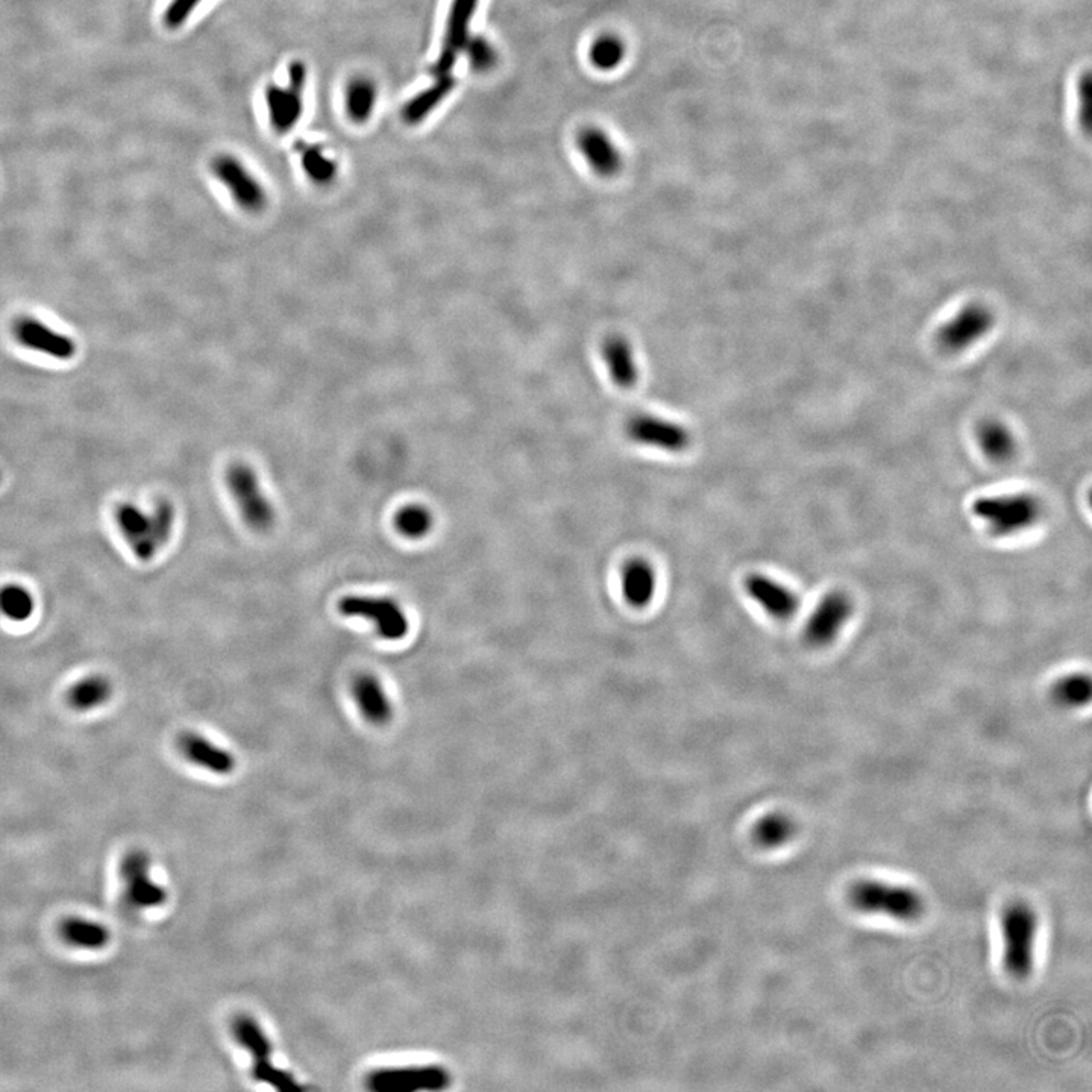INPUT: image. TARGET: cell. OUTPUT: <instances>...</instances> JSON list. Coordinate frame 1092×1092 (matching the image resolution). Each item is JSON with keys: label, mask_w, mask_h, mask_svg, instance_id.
I'll return each instance as SVG.
<instances>
[{"label": "cell", "mask_w": 1092, "mask_h": 1092, "mask_svg": "<svg viewBox=\"0 0 1092 1092\" xmlns=\"http://www.w3.org/2000/svg\"><path fill=\"white\" fill-rule=\"evenodd\" d=\"M16 340L28 350L56 360L74 359L76 343L65 334L56 333L34 317H20L13 325Z\"/></svg>", "instance_id": "2e32d148"}, {"label": "cell", "mask_w": 1092, "mask_h": 1092, "mask_svg": "<svg viewBox=\"0 0 1092 1092\" xmlns=\"http://www.w3.org/2000/svg\"><path fill=\"white\" fill-rule=\"evenodd\" d=\"M1091 691V680L1086 673H1070L1054 683L1052 698L1061 707L1079 708L1089 703Z\"/></svg>", "instance_id": "83f0119b"}, {"label": "cell", "mask_w": 1092, "mask_h": 1092, "mask_svg": "<svg viewBox=\"0 0 1092 1092\" xmlns=\"http://www.w3.org/2000/svg\"><path fill=\"white\" fill-rule=\"evenodd\" d=\"M352 695L366 721L374 726H385L392 721V701L380 678L374 673L362 672L354 678Z\"/></svg>", "instance_id": "ac0fdd59"}, {"label": "cell", "mask_w": 1092, "mask_h": 1092, "mask_svg": "<svg viewBox=\"0 0 1092 1092\" xmlns=\"http://www.w3.org/2000/svg\"><path fill=\"white\" fill-rule=\"evenodd\" d=\"M626 437L645 448L678 454L691 446V432L682 423L661 416L636 415L626 425Z\"/></svg>", "instance_id": "8fae6325"}, {"label": "cell", "mask_w": 1092, "mask_h": 1092, "mask_svg": "<svg viewBox=\"0 0 1092 1092\" xmlns=\"http://www.w3.org/2000/svg\"><path fill=\"white\" fill-rule=\"evenodd\" d=\"M601 355L609 371L610 380L619 389L628 390L638 383L639 367L635 350L628 339L614 334L605 339L601 346Z\"/></svg>", "instance_id": "d6986e66"}, {"label": "cell", "mask_w": 1092, "mask_h": 1092, "mask_svg": "<svg viewBox=\"0 0 1092 1092\" xmlns=\"http://www.w3.org/2000/svg\"><path fill=\"white\" fill-rule=\"evenodd\" d=\"M0 483H2V472H0Z\"/></svg>", "instance_id": "8d00e7d4"}, {"label": "cell", "mask_w": 1092, "mask_h": 1092, "mask_svg": "<svg viewBox=\"0 0 1092 1092\" xmlns=\"http://www.w3.org/2000/svg\"><path fill=\"white\" fill-rule=\"evenodd\" d=\"M203 0H170L166 8L163 22L168 29L177 30L186 25L187 20Z\"/></svg>", "instance_id": "e575fe53"}, {"label": "cell", "mask_w": 1092, "mask_h": 1092, "mask_svg": "<svg viewBox=\"0 0 1092 1092\" xmlns=\"http://www.w3.org/2000/svg\"><path fill=\"white\" fill-rule=\"evenodd\" d=\"M307 65L294 60L287 67V84H269L264 90L269 123L277 134L284 135L293 130L303 119L304 93L307 88Z\"/></svg>", "instance_id": "5b68a950"}, {"label": "cell", "mask_w": 1092, "mask_h": 1092, "mask_svg": "<svg viewBox=\"0 0 1092 1092\" xmlns=\"http://www.w3.org/2000/svg\"><path fill=\"white\" fill-rule=\"evenodd\" d=\"M378 88L367 76H354L346 84L345 112L355 125H364L375 111Z\"/></svg>", "instance_id": "d4e9b609"}, {"label": "cell", "mask_w": 1092, "mask_h": 1092, "mask_svg": "<svg viewBox=\"0 0 1092 1092\" xmlns=\"http://www.w3.org/2000/svg\"><path fill=\"white\" fill-rule=\"evenodd\" d=\"M61 937L70 946L84 950H102L109 946L111 933L109 928L96 921L84 918H69L61 925Z\"/></svg>", "instance_id": "4316f807"}, {"label": "cell", "mask_w": 1092, "mask_h": 1092, "mask_svg": "<svg viewBox=\"0 0 1092 1092\" xmlns=\"http://www.w3.org/2000/svg\"><path fill=\"white\" fill-rule=\"evenodd\" d=\"M116 523L126 544L140 561H151L172 537L175 507L167 500L156 502L151 514L137 505L121 504L116 509Z\"/></svg>", "instance_id": "6da1fadb"}, {"label": "cell", "mask_w": 1092, "mask_h": 1092, "mask_svg": "<svg viewBox=\"0 0 1092 1092\" xmlns=\"http://www.w3.org/2000/svg\"><path fill=\"white\" fill-rule=\"evenodd\" d=\"M626 56V44L616 35H603L595 40L589 51V58L596 69L610 72L621 64Z\"/></svg>", "instance_id": "4dcf8cb0"}, {"label": "cell", "mask_w": 1092, "mask_h": 1092, "mask_svg": "<svg viewBox=\"0 0 1092 1092\" xmlns=\"http://www.w3.org/2000/svg\"><path fill=\"white\" fill-rule=\"evenodd\" d=\"M432 525L434 518L425 505L408 504L395 514V527L407 539H422L431 532Z\"/></svg>", "instance_id": "f1b7e54d"}, {"label": "cell", "mask_w": 1092, "mask_h": 1092, "mask_svg": "<svg viewBox=\"0 0 1092 1092\" xmlns=\"http://www.w3.org/2000/svg\"><path fill=\"white\" fill-rule=\"evenodd\" d=\"M972 513L994 535L1006 537L1032 528L1040 521L1042 505L1029 493H1010L979 498L972 502Z\"/></svg>", "instance_id": "277c9868"}, {"label": "cell", "mask_w": 1092, "mask_h": 1092, "mask_svg": "<svg viewBox=\"0 0 1092 1092\" xmlns=\"http://www.w3.org/2000/svg\"><path fill=\"white\" fill-rule=\"evenodd\" d=\"M224 481L243 519L257 532H268L275 525V509L264 495L257 472L247 463L229 465Z\"/></svg>", "instance_id": "8992f818"}, {"label": "cell", "mask_w": 1092, "mask_h": 1092, "mask_svg": "<svg viewBox=\"0 0 1092 1092\" xmlns=\"http://www.w3.org/2000/svg\"><path fill=\"white\" fill-rule=\"evenodd\" d=\"M797 827L785 815H769L757 824L756 838L764 846H780L794 838Z\"/></svg>", "instance_id": "1f68e13d"}, {"label": "cell", "mask_w": 1092, "mask_h": 1092, "mask_svg": "<svg viewBox=\"0 0 1092 1092\" xmlns=\"http://www.w3.org/2000/svg\"><path fill=\"white\" fill-rule=\"evenodd\" d=\"M339 612L343 616L363 617L372 622L383 639H402L410 628L401 605L385 596H345L339 601Z\"/></svg>", "instance_id": "9c48e42d"}, {"label": "cell", "mask_w": 1092, "mask_h": 1092, "mask_svg": "<svg viewBox=\"0 0 1092 1092\" xmlns=\"http://www.w3.org/2000/svg\"><path fill=\"white\" fill-rule=\"evenodd\" d=\"M991 327V315L982 307H968L960 311L942 328V343L948 350H960L981 339Z\"/></svg>", "instance_id": "7402d4cb"}, {"label": "cell", "mask_w": 1092, "mask_h": 1092, "mask_svg": "<svg viewBox=\"0 0 1092 1092\" xmlns=\"http://www.w3.org/2000/svg\"><path fill=\"white\" fill-rule=\"evenodd\" d=\"M448 1085V1073L436 1065L387 1068L367 1077V1088L375 1092L441 1091Z\"/></svg>", "instance_id": "7c38bea8"}, {"label": "cell", "mask_w": 1092, "mask_h": 1092, "mask_svg": "<svg viewBox=\"0 0 1092 1092\" xmlns=\"http://www.w3.org/2000/svg\"><path fill=\"white\" fill-rule=\"evenodd\" d=\"M296 152H298L299 165L303 168L304 175L307 177L311 184L317 187H328L336 181L337 175H339L337 161L333 156H329L328 152L325 151L320 144L307 142L298 143Z\"/></svg>", "instance_id": "cb8c5ba5"}, {"label": "cell", "mask_w": 1092, "mask_h": 1092, "mask_svg": "<svg viewBox=\"0 0 1092 1092\" xmlns=\"http://www.w3.org/2000/svg\"><path fill=\"white\" fill-rule=\"evenodd\" d=\"M463 52H466L472 67L478 70V72H488L497 63V52H495V49L483 37H476V39L469 37L466 44H465V48H463Z\"/></svg>", "instance_id": "836d02e7"}, {"label": "cell", "mask_w": 1092, "mask_h": 1092, "mask_svg": "<svg viewBox=\"0 0 1092 1092\" xmlns=\"http://www.w3.org/2000/svg\"><path fill=\"white\" fill-rule=\"evenodd\" d=\"M979 439L984 453L997 462H1005L1014 453V441L1000 423H986L982 427Z\"/></svg>", "instance_id": "d6a6232c"}, {"label": "cell", "mask_w": 1092, "mask_h": 1092, "mask_svg": "<svg viewBox=\"0 0 1092 1092\" xmlns=\"http://www.w3.org/2000/svg\"><path fill=\"white\" fill-rule=\"evenodd\" d=\"M35 610L34 596L20 584H8L0 589V614L11 621H28Z\"/></svg>", "instance_id": "f546056e"}, {"label": "cell", "mask_w": 1092, "mask_h": 1092, "mask_svg": "<svg viewBox=\"0 0 1092 1092\" xmlns=\"http://www.w3.org/2000/svg\"><path fill=\"white\" fill-rule=\"evenodd\" d=\"M584 160L601 178H612L621 172L622 155L609 134L595 126L581 131L577 139Z\"/></svg>", "instance_id": "e0dca14e"}, {"label": "cell", "mask_w": 1092, "mask_h": 1092, "mask_svg": "<svg viewBox=\"0 0 1092 1092\" xmlns=\"http://www.w3.org/2000/svg\"><path fill=\"white\" fill-rule=\"evenodd\" d=\"M1077 96H1079V119L1080 123L1084 126L1085 132H1089V126H1091L1092 116V81L1091 74H1086L1079 79V86H1077Z\"/></svg>", "instance_id": "d590c367"}, {"label": "cell", "mask_w": 1092, "mask_h": 1092, "mask_svg": "<svg viewBox=\"0 0 1092 1092\" xmlns=\"http://www.w3.org/2000/svg\"><path fill=\"white\" fill-rule=\"evenodd\" d=\"M178 747L189 762L207 769L210 773L228 776L236 769V757L228 750L217 747L216 743L201 734H181L178 739Z\"/></svg>", "instance_id": "ffe728a7"}, {"label": "cell", "mask_w": 1092, "mask_h": 1092, "mask_svg": "<svg viewBox=\"0 0 1092 1092\" xmlns=\"http://www.w3.org/2000/svg\"><path fill=\"white\" fill-rule=\"evenodd\" d=\"M126 902L139 911L155 909L167 902V891L151 876V859L143 851H132L121 862Z\"/></svg>", "instance_id": "4fadbf2b"}, {"label": "cell", "mask_w": 1092, "mask_h": 1092, "mask_svg": "<svg viewBox=\"0 0 1092 1092\" xmlns=\"http://www.w3.org/2000/svg\"><path fill=\"white\" fill-rule=\"evenodd\" d=\"M748 598L776 621H789L799 612V600L794 591L764 574L748 575L743 581Z\"/></svg>", "instance_id": "9a60e30c"}, {"label": "cell", "mask_w": 1092, "mask_h": 1092, "mask_svg": "<svg viewBox=\"0 0 1092 1092\" xmlns=\"http://www.w3.org/2000/svg\"><path fill=\"white\" fill-rule=\"evenodd\" d=\"M855 614V603L845 592H829L822 596L804 626V642L813 648L833 644Z\"/></svg>", "instance_id": "30bf717a"}, {"label": "cell", "mask_w": 1092, "mask_h": 1092, "mask_svg": "<svg viewBox=\"0 0 1092 1092\" xmlns=\"http://www.w3.org/2000/svg\"><path fill=\"white\" fill-rule=\"evenodd\" d=\"M1003 967L1017 981L1028 979L1035 965L1037 946V912L1028 902H1010L1002 914Z\"/></svg>", "instance_id": "3957f363"}, {"label": "cell", "mask_w": 1092, "mask_h": 1092, "mask_svg": "<svg viewBox=\"0 0 1092 1092\" xmlns=\"http://www.w3.org/2000/svg\"><path fill=\"white\" fill-rule=\"evenodd\" d=\"M213 177L226 189L236 205L245 213L257 214L268 205V193L259 178L243 161L231 154H221L212 161Z\"/></svg>", "instance_id": "ba28073f"}, {"label": "cell", "mask_w": 1092, "mask_h": 1092, "mask_svg": "<svg viewBox=\"0 0 1092 1092\" xmlns=\"http://www.w3.org/2000/svg\"><path fill=\"white\" fill-rule=\"evenodd\" d=\"M454 86L455 79L453 74L434 75L431 86L423 88L404 104L401 109L402 121L407 125H420L428 116H431L432 111L446 99V96L451 95Z\"/></svg>", "instance_id": "603a6c76"}, {"label": "cell", "mask_w": 1092, "mask_h": 1092, "mask_svg": "<svg viewBox=\"0 0 1092 1092\" xmlns=\"http://www.w3.org/2000/svg\"><path fill=\"white\" fill-rule=\"evenodd\" d=\"M478 4L479 0H453L443 43L432 67V75L453 74L458 55L463 52L467 39L471 37L472 17L476 16Z\"/></svg>", "instance_id": "5bb4252c"}, {"label": "cell", "mask_w": 1092, "mask_h": 1092, "mask_svg": "<svg viewBox=\"0 0 1092 1092\" xmlns=\"http://www.w3.org/2000/svg\"><path fill=\"white\" fill-rule=\"evenodd\" d=\"M112 696V684L104 675H88L81 678L70 687L65 700L76 712H88L109 703Z\"/></svg>", "instance_id": "484cf974"}, {"label": "cell", "mask_w": 1092, "mask_h": 1092, "mask_svg": "<svg viewBox=\"0 0 1092 1092\" xmlns=\"http://www.w3.org/2000/svg\"><path fill=\"white\" fill-rule=\"evenodd\" d=\"M846 898L856 911L900 921L918 920L925 911V898L918 891L872 879L855 881Z\"/></svg>", "instance_id": "7a4b0ae2"}, {"label": "cell", "mask_w": 1092, "mask_h": 1092, "mask_svg": "<svg viewBox=\"0 0 1092 1092\" xmlns=\"http://www.w3.org/2000/svg\"><path fill=\"white\" fill-rule=\"evenodd\" d=\"M234 1037L243 1049H247L254 1059V1079L268 1084L278 1091H296L301 1085L294 1080L293 1075L280 1070L270 1061L272 1044L259 1028V1024L247 1015H240L233 1024Z\"/></svg>", "instance_id": "52a82bcc"}, {"label": "cell", "mask_w": 1092, "mask_h": 1092, "mask_svg": "<svg viewBox=\"0 0 1092 1092\" xmlns=\"http://www.w3.org/2000/svg\"><path fill=\"white\" fill-rule=\"evenodd\" d=\"M622 596L633 609H647L657 591L656 570L642 557L631 558L622 568Z\"/></svg>", "instance_id": "44dd1931"}]
</instances>
